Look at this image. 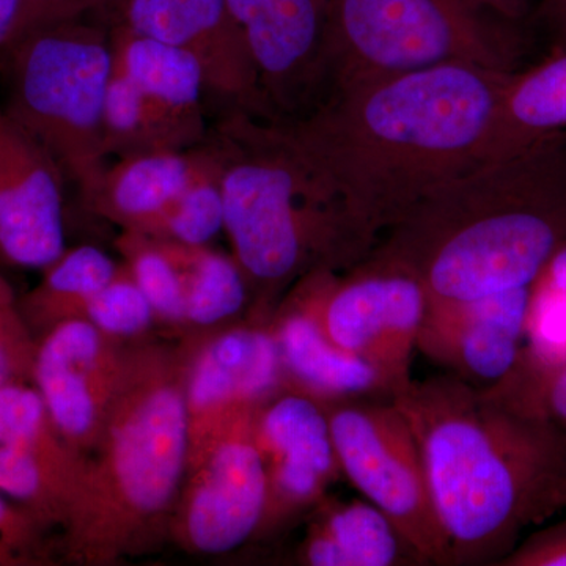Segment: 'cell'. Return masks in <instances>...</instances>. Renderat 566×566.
<instances>
[{
    "mask_svg": "<svg viewBox=\"0 0 566 566\" xmlns=\"http://www.w3.org/2000/svg\"><path fill=\"white\" fill-rule=\"evenodd\" d=\"M91 13L109 29L192 54L219 109L238 107L271 118L248 41L227 0H103Z\"/></svg>",
    "mask_w": 566,
    "mask_h": 566,
    "instance_id": "11",
    "label": "cell"
},
{
    "mask_svg": "<svg viewBox=\"0 0 566 566\" xmlns=\"http://www.w3.org/2000/svg\"><path fill=\"white\" fill-rule=\"evenodd\" d=\"M132 344L104 334L85 318L65 319L36 338L32 385L59 433L82 455L91 457L98 444Z\"/></svg>",
    "mask_w": 566,
    "mask_h": 566,
    "instance_id": "12",
    "label": "cell"
},
{
    "mask_svg": "<svg viewBox=\"0 0 566 566\" xmlns=\"http://www.w3.org/2000/svg\"><path fill=\"white\" fill-rule=\"evenodd\" d=\"M251 51L268 114L293 120L323 95L329 0H227Z\"/></svg>",
    "mask_w": 566,
    "mask_h": 566,
    "instance_id": "16",
    "label": "cell"
},
{
    "mask_svg": "<svg viewBox=\"0 0 566 566\" xmlns=\"http://www.w3.org/2000/svg\"><path fill=\"white\" fill-rule=\"evenodd\" d=\"M80 318L87 319L104 334L128 344L137 342L158 322L151 304L125 264H120L111 282L93 294L82 308Z\"/></svg>",
    "mask_w": 566,
    "mask_h": 566,
    "instance_id": "30",
    "label": "cell"
},
{
    "mask_svg": "<svg viewBox=\"0 0 566 566\" xmlns=\"http://www.w3.org/2000/svg\"><path fill=\"white\" fill-rule=\"evenodd\" d=\"M202 145L186 151H155L117 159L104 170L87 210L144 233L202 167Z\"/></svg>",
    "mask_w": 566,
    "mask_h": 566,
    "instance_id": "22",
    "label": "cell"
},
{
    "mask_svg": "<svg viewBox=\"0 0 566 566\" xmlns=\"http://www.w3.org/2000/svg\"><path fill=\"white\" fill-rule=\"evenodd\" d=\"M112 71L111 29L92 13L32 29L0 50L3 111L50 151L85 207L107 169L103 112Z\"/></svg>",
    "mask_w": 566,
    "mask_h": 566,
    "instance_id": "6",
    "label": "cell"
},
{
    "mask_svg": "<svg viewBox=\"0 0 566 566\" xmlns=\"http://www.w3.org/2000/svg\"><path fill=\"white\" fill-rule=\"evenodd\" d=\"M566 136V46L510 73L499 103L490 159Z\"/></svg>",
    "mask_w": 566,
    "mask_h": 566,
    "instance_id": "23",
    "label": "cell"
},
{
    "mask_svg": "<svg viewBox=\"0 0 566 566\" xmlns=\"http://www.w3.org/2000/svg\"><path fill=\"white\" fill-rule=\"evenodd\" d=\"M114 69L197 145L207 139L203 98L207 81L200 62L163 41L111 29Z\"/></svg>",
    "mask_w": 566,
    "mask_h": 566,
    "instance_id": "20",
    "label": "cell"
},
{
    "mask_svg": "<svg viewBox=\"0 0 566 566\" xmlns=\"http://www.w3.org/2000/svg\"><path fill=\"white\" fill-rule=\"evenodd\" d=\"M189 356L191 338L180 346L133 342L120 389L59 536L62 560L115 565L150 553L170 536L189 468Z\"/></svg>",
    "mask_w": 566,
    "mask_h": 566,
    "instance_id": "5",
    "label": "cell"
},
{
    "mask_svg": "<svg viewBox=\"0 0 566 566\" xmlns=\"http://www.w3.org/2000/svg\"><path fill=\"white\" fill-rule=\"evenodd\" d=\"M117 249L156 319L185 326V281L174 241L122 230Z\"/></svg>",
    "mask_w": 566,
    "mask_h": 566,
    "instance_id": "28",
    "label": "cell"
},
{
    "mask_svg": "<svg viewBox=\"0 0 566 566\" xmlns=\"http://www.w3.org/2000/svg\"><path fill=\"white\" fill-rule=\"evenodd\" d=\"M102 2L103 0H25L13 40L41 25L91 13Z\"/></svg>",
    "mask_w": 566,
    "mask_h": 566,
    "instance_id": "34",
    "label": "cell"
},
{
    "mask_svg": "<svg viewBox=\"0 0 566 566\" xmlns=\"http://www.w3.org/2000/svg\"><path fill=\"white\" fill-rule=\"evenodd\" d=\"M275 308L271 329L281 352L286 389L323 405L392 400L400 390L381 368L335 345L293 289Z\"/></svg>",
    "mask_w": 566,
    "mask_h": 566,
    "instance_id": "19",
    "label": "cell"
},
{
    "mask_svg": "<svg viewBox=\"0 0 566 566\" xmlns=\"http://www.w3.org/2000/svg\"><path fill=\"white\" fill-rule=\"evenodd\" d=\"M120 264L93 245L66 249L61 259L41 271L43 277L20 297L22 318L33 337L65 319L80 318L93 294L114 279Z\"/></svg>",
    "mask_w": 566,
    "mask_h": 566,
    "instance_id": "24",
    "label": "cell"
},
{
    "mask_svg": "<svg viewBox=\"0 0 566 566\" xmlns=\"http://www.w3.org/2000/svg\"><path fill=\"white\" fill-rule=\"evenodd\" d=\"M326 406L342 475L378 506L428 565H453L419 444L392 400H353Z\"/></svg>",
    "mask_w": 566,
    "mask_h": 566,
    "instance_id": "9",
    "label": "cell"
},
{
    "mask_svg": "<svg viewBox=\"0 0 566 566\" xmlns=\"http://www.w3.org/2000/svg\"><path fill=\"white\" fill-rule=\"evenodd\" d=\"M28 327L21 315L20 297H17L9 281L0 274V344Z\"/></svg>",
    "mask_w": 566,
    "mask_h": 566,
    "instance_id": "36",
    "label": "cell"
},
{
    "mask_svg": "<svg viewBox=\"0 0 566 566\" xmlns=\"http://www.w3.org/2000/svg\"><path fill=\"white\" fill-rule=\"evenodd\" d=\"M512 71L450 63L338 88L286 132L375 245L436 186L490 161Z\"/></svg>",
    "mask_w": 566,
    "mask_h": 566,
    "instance_id": "1",
    "label": "cell"
},
{
    "mask_svg": "<svg viewBox=\"0 0 566 566\" xmlns=\"http://www.w3.org/2000/svg\"><path fill=\"white\" fill-rule=\"evenodd\" d=\"M532 292L428 305L417 352L465 385L499 392L520 368Z\"/></svg>",
    "mask_w": 566,
    "mask_h": 566,
    "instance_id": "18",
    "label": "cell"
},
{
    "mask_svg": "<svg viewBox=\"0 0 566 566\" xmlns=\"http://www.w3.org/2000/svg\"><path fill=\"white\" fill-rule=\"evenodd\" d=\"M87 464L59 433L32 382L0 389V493L62 531Z\"/></svg>",
    "mask_w": 566,
    "mask_h": 566,
    "instance_id": "14",
    "label": "cell"
},
{
    "mask_svg": "<svg viewBox=\"0 0 566 566\" xmlns=\"http://www.w3.org/2000/svg\"><path fill=\"white\" fill-rule=\"evenodd\" d=\"M300 547L311 566L428 565L382 510L365 501L323 499Z\"/></svg>",
    "mask_w": 566,
    "mask_h": 566,
    "instance_id": "21",
    "label": "cell"
},
{
    "mask_svg": "<svg viewBox=\"0 0 566 566\" xmlns=\"http://www.w3.org/2000/svg\"><path fill=\"white\" fill-rule=\"evenodd\" d=\"M25 0H0V50L13 40Z\"/></svg>",
    "mask_w": 566,
    "mask_h": 566,
    "instance_id": "38",
    "label": "cell"
},
{
    "mask_svg": "<svg viewBox=\"0 0 566 566\" xmlns=\"http://www.w3.org/2000/svg\"><path fill=\"white\" fill-rule=\"evenodd\" d=\"M566 367V244L553 256L532 292L520 368L501 389L534 381Z\"/></svg>",
    "mask_w": 566,
    "mask_h": 566,
    "instance_id": "27",
    "label": "cell"
},
{
    "mask_svg": "<svg viewBox=\"0 0 566 566\" xmlns=\"http://www.w3.org/2000/svg\"><path fill=\"white\" fill-rule=\"evenodd\" d=\"M255 412L234 417L189 465L170 527V538L189 553L218 556L259 534L268 474L253 428Z\"/></svg>",
    "mask_w": 566,
    "mask_h": 566,
    "instance_id": "10",
    "label": "cell"
},
{
    "mask_svg": "<svg viewBox=\"0 0 566 566\" xmlns=\"http://www.w3.org/2000/svg\"><path fill=\"white\" fill-rule=\"evenodd\" d=\"M474 2L494 17L520 25L528 24L535 7L534 0H474Z\"/></svg>",
    "mask_w": 566,
    "mask_h": 566,
    "instance_id": "37",
    "label": "cell"
},
{
    "mask_svg": "<svg viewBox=\"0 0 566 566\" xmlns=\"http://www.w3.org/2000/svg\"><path fill=\"white\" fill-rule=\"evenodd\" d=\"M527 25L542 33L547 50L566 46V0H539Z\"/></svg>",
    "mask_w": 566,
    "mask_h": 566,
    "instance_id": "35",
    "label": "cell"
},
{
    "mask_svg": "<svg viewBox=\"0 0 566 566\" xmlns=\"http://www.w3.org/2000/svg\"><path fill=\"white\" fill-rule=\"evenodd\" d=\"M51 527L0 493V566L51 565L59 542Z\"/></svg>",
    "mask_w": 566,
    "mask_h": 566,
    "instance_id": "31",
    "label": "cell"
},
{
    "mask_svg": "<svg viewBox=\"0 0 566 566\" xmlns=\"http://www.w3.org/2000/svg\"><path fill=\"white\" fill-rule=\"evenodd\" d=\"M283 389L281 352L271 324H238L191 338L186 376L189 465L234 417L256 411Z\"/></svg>",
    "mask_w": 566,
    "mask_h": 566,
    "instance_id": "13",
    "label": "cell"
},
{
    "mask_svg": "<svg viewBox=\"0 0 566 566\" xmlns=\"http://www.w3.org/2000/svg\"><path fill=\"white\" fill-rule=\"evenodd\" d=\"M196 147L199 145L155 109L120 71H112L103 112V148L106 158H132L155 151H186Z\"/></svg>",
    "mask_w": 566,
    "mask_h": 566,
    "instance_id": "25",
    "label": "cell"
},
{
    "mask_svg": "<svg viewBox=\"0 0 566 566\" xmlns=\"http://www.w3.org/2000/svg\"><path fill=\"white\" fill-rule=\"evenodd\" d=\"M497 395L566 431V367Z\"/></svg>",
    "mask_w": 566,
    "mask_h": 566,
    "instance_id": "32",
    "label": "cell"
},
{
    "mask_svg": "<svg viewBox=\"0 0 566 566\" xmlns=\"http://www.w3.org/2000/svg\"><path fill=\"white\" fill-rule=\"evenodd\" d=\"M253 428L268 474L260 534L270 535L303 510L315 509L342 472L322 401L283 389L256 409Z\"/></svg>",
    "mask_w": 566,
    "mask_h": 566,
    "instance_id": "15",
    "label": "cell"
},
{
    "mask_svg": "<svg viewBox=\"0 0 566 566\" xmlns=\"http://www.w3.org/2000/svg\"><path fill=\"white\" fill-rule=\"evenodd\" d=\"M202 167L145 234L186 245H208L223 232L221 169L211 148L202 144Z\"/></svg>",
    "mask_w": 566,
    "mask_h": 566,
    "instance_id": "29",
    "label": "cell"
},
{
    "mask_svg": "<svg viewBox=\"0 0 566 566\" xmlns=\"http://www.w3.org/2000/svg\"><path fill=\"white\" fill-rule=\"evenodd\" d=\"M524 28L474 0H329L322 99L360 82L450 63L515 71L526 51Z\"/></svg>",
    "mask_w": 566,
    "mask_h": 566,
    "instance_id": "7",
    "label": "cell"
},
{
    "mask_svg": "<svg viewBox=\"0 0 566 566\" xmlns=\"http://www.w3.org/2000/svg\"><path fill=\"white\" fill-rule=\"evenodd\" d=\"M566 244V136L436 186L376 251L419 277L430 305L532 290Z\"/></svg>",
    "mask_w": 566,
    "mask_h": 566,
    "instance_id": "3",
    "label": "cell"
},
{
    "mask_svg": "<svg viewBox=\"0 0 566 566\" xmlns=\"http://www.w3.org/2000/svg\"><path fill=\"white\" fill-rule=\"evenodd\" d=\"M497 566H566V521L527 535Z\"/></svg>",
    "mask_w": 566,
    "mask_h": 566,
    "instance_id": "33",
    "label": "cell"
},
{
    "mask_svg": "<svg viewBox=\"0 0 566 566\" xmlns=\"http://www.w3.org/2000/svg\"><path fill=\"white\" fill-rule=\"evenodd\" d=\"M61 166L0 106V262L44 271L66 251Z\"/></svg>",
    "mask_w": 566,
    "mask_h": 566,
    "instance_id": "17",
    "label": "cell"
},
{
    "mask_svg": "<svg viewBox=\"0 0 566 566\" xmlns=\"http://www.w3.org/2000/svg\"><path fill=\"white\" fill-rule=\"evenodd\" d=\"M205 144L221 169L223 232L260 318L305 275L346 273L374 251L333 182L281 120L222 107Z\"/></svg>",
    "mask_w": 566,
    "mask_h": 566,
    "instance_id": "4",
    "label": "cell"
},
{
    "mask_svg": "<svg viewBox=\"0 0 566 566\" xmlns=\"http://www.w3.org/2000/svg\"><path fill=\"white\" fill-rule=\"evenodd\" d=\"M292 289L335 345L381 368L400 389L411 379L430 303L403 263L374 249L346 273L314 271Z\"/></svg>",
    "mask_w": 566,
    "mask_h": 566,
    "instance_id": "8",
    "label": "cell"
},
{
    "mask_svg": "<svg viewBox=\"0 0 566 566\" xmlns=\"http://www.w3.org/2000/svg\"><path fill=\"white\" fill-rule=\"evenodd\" d=\"M419 444L453 565H499L566 509V431L449 374L392 398Z\"/></svg>",
    "mask_w": 566,
    "mask_h": 566,
    "instance_id": "2",
    "label": "cell"
},
{
    "mask_svg": "<svg viewBox=\"0 0 566 566\" xmlns=\"http://www.w3.org/2000/svg\"><path fill=\"white\" fill-rule=\"evenodd\" d=\"M175 243V241H174ZM185 281V326L208 329L229 322L252 300L243 270L208 245L175 243Z\"/></svg>",
    "mask_w": 566,
    "mask_h": 566,
    "instance_id": "26",
    "label": "cell"
}]
</instances>
